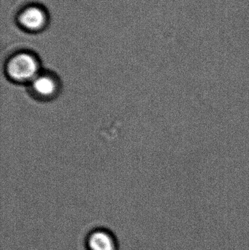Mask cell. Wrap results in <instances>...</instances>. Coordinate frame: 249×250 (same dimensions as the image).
<instances>
[{"mask_svg":"<svg viewBox=\"0 0 249 250\" xmlns=\"http://www.w3.org/2000/svg\"><path fill=\"white\" fill-rule=\"evenodd\" d=\"M38 66L33 57L27 54H20L13 57L7 64V73L12 80L26 82L35 79Z\"/></svg>","mask_w":249,"mask_h":250,"instance_id":"obj_1","label":"cell"},{"mask_svg":"<svg viewBox=\"0 0 249 250\" xmlns=\"http://www.w3.org/2000/svg\"><path fill=\"white\" fill-rule=\"evenodd\" d=\"M32 88L35 95L41 98H51L57 93L58 85L57 81L49 76H37L32 81Z\"/></svg>","mask_w":249,"mask_h":250,"instance_id":"obj_2","label":"cell"},{"mask_svg":"<svg viewBox=\"0 0 249 250\" xmlns=\"http://www.w3.org/2000/svg\"><path fill=\"white\" fill-rule=\"evenodd\" d=\"M45 17L43 13L37 7H30L20 16L22 24L29 29H38L43 24Z\"/></svg>","mask_w":249,"mask_h":250,"instance_id":"obj_3","label":"cell"},{"mask_svg":"<svg viewBox=\"0 0 249 250\" xmlns=\"http://www.w3.org/2000/svg\"><path fill=\"white\" fill-rule=\"evenodd\" d=\"M91 250H114L115 245L112 238L103 231H96L89 239Z\"/></svg>","mask_w":249,"mask_h":250,"instance_id":"obj_4","label":"cell"}]
</instances>
